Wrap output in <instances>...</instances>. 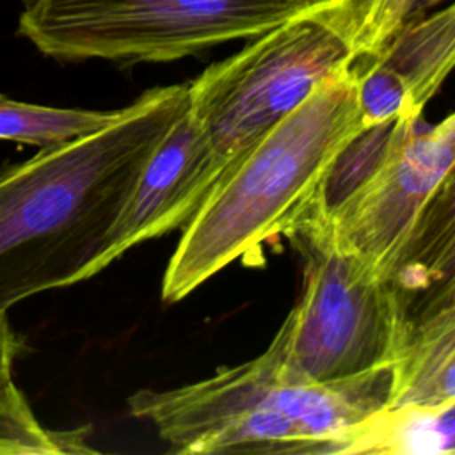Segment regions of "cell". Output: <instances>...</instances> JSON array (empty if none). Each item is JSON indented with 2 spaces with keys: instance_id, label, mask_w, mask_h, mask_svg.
Segmentation results:
<instances>
[{
  "instance_id": "6da1fadb",
  "label": "cell",
  "mask_w": 455,
  "mask_h": 455,
  "mask_svg": "<svg viewBox=\"0 0 455 455\" xmlns=\"http://www.w3.org/2000/svg\"><path fill=\"white\" fill-rule=\"evenodd\" d=\"M188 105V84L149 89L116 123L0 169V309L114 261V226L148 156Z\"/></svg>"
},
{
  "instance_id": "7a4b0ae2",
  "label": "cell",
  "mask_w": 455,
  "mask_h": 455,
  "mask_svg": "<svg viewBox=\"0 0 455 455\" xmlns=\"http://www.w3.org/2000/svg\"><path fill=\"white\" fill-rule=\"evenodd\" d=\"M395 384V361L329 384L288 382L261 352L192 384L140 389L128 407L174 453H354Z\"/></svg>"
},
{
  "instance_id": "3957f363",
  "label": "cell",
  "mask_w": 455,
  "mask_h": 455,
  "mask_svg": "<svg viewBox=\"0 0 455 455\" xmlns=\"http://www.w3.org/2000/svg\"><path fill=\"white\" fill-rule=\"evenodd\" d=\"M350 64L325 76L217 178L167 263L165 302L185 299L233 261L291 231L332 156L363 126Z\"/></svg>"
},
{
  "instance_id": "277c9868",
  "label": "cell",
  "mask_w": 455,
  "mask_h": 455,
  "mask_svg": "<svg viewBox=\"0 0 455 455\" xmlns=\"http://www.w3.org/2000/svg\"><path fill=\"white\" fill-rule=\"evenodd\" d=\"M309 9L302 0H23L18 34L57 60L169 62Z\"/></svg>"
},
{
  "instance_id": "5b68a950",
  "label": "cell",
  "mask_w": 455,
  "mask_h": 455,
  "mask_svg": "<svg viewBox=\"0 0 455 455\" xmlns=\"http://www.w3.org/2000/svg\"><path fill=\"white\" fill-rule=\"evenodd\" d=\"M307 256L304 288L263 352L281 379L329 384L395 361L400 316L379 268L307 226L290 235Z\"/></svg>"
},
{
  "instance_id": "8992f818",
  "label": "cell",
  "mask_w": 455,
  "mask_h": 455,
  "mask_svg": "<svg viewBox=\"0 0 455 455\" xmlns=\"http://www.w3.org/2000/svg\"><path fill=\"white\" fill-rule=\"evenodd\" d=\"M352 59L345 41L309 9L188 82L192 114L222 172Z\"/></svg>"
},
{
  "instance_id": "52a82bcc",
  "label": "cell",
  "mask_w": 455,
  "mask_h": 455,
  "mask_svg": "<svg viewBox=\"0 0 455 455\" xmlns=\"http://www.w3.org/2000/svg\"><path fill=\"white\" fill-rule=\"evenodd\" d=\"M453 167L455 110L434 126L423 123L386 169L329 222L300 220L295 228L322 231L336 247L359 254L380 272Z\"/></svg>"
},
{
  "instance_id": "ba28073f",
  "label": "cell",
  "mask_w": 455,
  "mask_h": 455,
  "mask_svg": "<svg viewBox=\"0 0 455 455\" xmlns=\"http://www.w3.org/2000/svg\"><path fill=\"white\" fill-rule=\"evenodd\" d=\"M222 169L190 105L148 156L128 203L114 226L110 254L185 226Z\"/></svg>"
},
{
  "instance_id": "9c48e42d",
  "label": "cell",
  "mask_w": 455,
  "mask_h": 455,
  "mask_svg": "<svg viewBox=\"0 0 455 455\" xmlns=\"http://www.w3.org/2000/svg\"><path fill=\"white\" fill-rule=\"evenodd\" d=\"M363 126L421 119L455 69V0L403 25L380 50L352 59Z\"/></svg>"
},
{
  "instance_id": "30bf717a",
  "label": "cell",
  "mask_w": 455,
  "mask_h": 455,
  "mask_svg": "<svg viewBox=\"0 0 455 455\" xmlns=\"http://www.w3.org/2000/svg\"><path fill=\"white\" fill-rule=\"evenodd\" d=\"M380 274L395 295L400 327L455 279V167L428 197Z\"/></svg>"
},
{
  "instance_id": "8fae6325",
  "label": "cell",
  "mask_w": 455,
  "mask_h": 455,
  "mask_svg": "<svg viewBox=\"0 0 455 455\" xmlns=\"http://www.w3.org/2000/svg\"><path fill=\"white\" fill-rule=\"evenodd\" d=\"M389 409L455 400V279L400 331Z\"/></svg>"
},
{
  "instance_id": "7c38bea8",
  "label": "cell",
  "mask_w": 455,
  "mask_h": 455,
  "mask_svg": "<svg viewBox=\"0 0 455 455\" xmlns=\"http://www.w3.org/2000/svg\"><path fill=\"white\" fill-rule=\"evenodd\" d=\"M421 124L423 119L395 117L361 126L332 156L311 203L297 222H329L386 169L400 146Z\"/></svg>"
},
{
  "instance_id": "4fadbf2b",
  "label": "cell",
  "mask_w": 455,
  "mask_h": 455,
  "mask_svg": "<svg viewBox=\"0 0 455 455\" xmlns=\"http://www.w3.org/2000/svg\"><path fill=\"white\" fill-rule=\"evenodd\" d=\"M18 341L0 309V455H57L92 451L85 430H48L34 416L14 384L12 363Z\"/></svg>"
},
{
  "instance_id": "5bb4252c",
  "label": "cell",
  "mask_w": 455,
  "mask_h": 455,
  "mask_svg": "<svg viewBox=\"0 0 455 455\" xmlns=\"http://www.w3.org/2000/svg\"><path fill=\"white\" fill-rule=\"evenodd\" d=\"M354 453L455 455V400L386 411L364 428Z\"/></svg>"
},
{
  "instance_id": "9a60e30c",
  "label": "cell",
  "mask_w": 455,
  "mask_h": 455,
  "mask_svg": "<svg viewBox=\"0 0 455 455\" xmlns=\"http://www.w3.org/2000/svg\"><path fill=\"white\" fill-rule=\"evenodd\" d=\"M450 0H339L311 14L331 27L352 57L380 50L403 25Z\"/></svg>"
},
{
  "instance_id": "2e32d148",
  "label": "cell",
  "mask_w": 455,
  "mask_h": 455,
  "mask_svg": "<svg viewBox=\"0 0 455 455\" xmlns=\"http://www.w3.org/2000/svg\"><path fill=\"white\" fill-rule=\"evenodd\" d=\"M121 116L123 108L107 112L60 108L16 101L0 94V140L46 149L94 133Z\"/></svg>"
},
{
  "instance_id": "e0dca14e",
  "label": "cell",
  "mask_w": 455,
  "mask_h": 455,
  "mask_svg": "<svg viewBox=\"0 0 455 455\" xmlns=\"http://www.w3.org/2000/svg\"><path fill=\"white\" fill-rule=\"evenodd\" d=\"M302 2H306L311 9H323V7H327L334 2H339V0H302Z\"/></svg>"
}]
</instances>
